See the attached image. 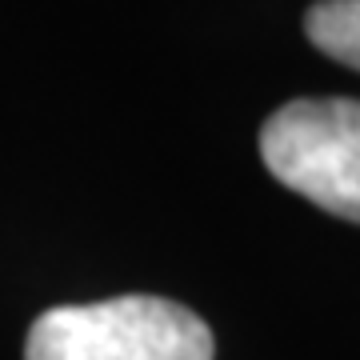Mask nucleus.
<instances>
[{"label": "nucleus", "instance_id": "f257e3e1", "mask_svg": "<svg viewBox=\"0 0 360 360\" xmlns=\"http://www.w3.org/2000/svg\"><path fill=\"white\" fill-rule=\"evenodd\" d=\"M25 360H212V333L176 300L112 296L40 312Z\"/></svg>", "mask_w": 360, "mask_h": 360}, {"label": "nucleus", "instance_id": "f03ea898", "mask_svg": "<svg viewBox=\"0 0 360 360\" xmlns=\"http://www.w3.org/2000/svg\"><path fill=\"white\" fill-rule=\"evenodd\" d=\"M260 156L292 193L360 224V101L304 96L281 104L260 129Z\"/></svg>", "mask_w": 360, "mask_h": 360}, {"label": "nucleus", "instance_id": "7ed1b4c3", "mask_svg": "<svg viewBox=\"0 0 360 360\" xmlns=\"http://www.w3.org/2000/svg\"><path fill=\"white\" fill-rule=\"evenodd\" d=\"M304 32L324 56L360 72V0H316L304 13Z\"/></svg>", "mask_w": 360, "mask_h": 360}]
</instances>
